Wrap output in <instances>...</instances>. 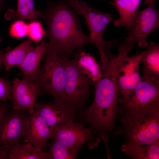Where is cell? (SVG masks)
Segmentation results:
<instances>
[{"instance_id": "4", "label": "cell", "mask_w": 159, "mask_h": 159, "mask_svg": "<svg viewBox=\"0 0 159 159\" xmlns=\"http://www.w3.org/2000/svg\"><path fill=\"white\" fill-rule=\"evenodd\" d=\"M69 4L80 15L84 16L85 23L90 30V44L95 46L99 52L100 68L107 64L108 57L112 54L110 49L118 44L119 41H105L103 38L106 29L113 20L111 14L104 13L92 7L86 2L78 0H67Z\"/></svg>"}, {"instance_id": "14", "label": "cell", "mask_w": 159, "mask_h": 159, "mask_svg": "<svg viewBox=\"0 0 159 159\" xmlns=\"http://www.w3.org/2000/svg\"><path fill=\"white\" fill-rule=\"evenodd\" d=\"M13 82L11 107L33 112L38 94L33 83L16 77Z\"/></svg>"}, {"instance_id": "15", "label": "cell", "mask_w": 159, "mask_h": 159, "mask_svg": "<svg viewBox=\"0 0 159 159\" xmlns=\"http://www.w3.org/2000/svg\"><path fill=\"white\" fill-rule=\"evenodd\" d=\"M45 36L41 43L34 47L27 54L22 63L18 65L23 79L32 83L35 79L40 69V64L46 52Z\"/></svg>"}, {"instance_id": "19", "label": "cell", "mask_w": 159, "mask_h": 159, "mask_svg": "<svg viewBox=\"0 0 159 159\" xmlns=\"http://www.w3.org/2000/svg\"><path fill=\"white\" fill-rule=\"evenodd\" d=\"M32 43L33 42L28 38L15 48L12 49L8 48L4 52L1 60L6 71H9L13 67L18 66L22 63L34 48Z\"/></svg>"}, {"instance_id": "24", "label": "cell", "mask_w": 159, "mask_h": 159, "mask_svg": "<svg viewBox=\"0 0 159 159\" xmlns=\"http://www.w3.org/2000/svg\"><path fill=\"white\" fill-rule=\"evenodd\" d=\"M46 34L41 22L37 20L30 21L28 24V38L33 42L37 43L43 39Z\"/></svg>"}, {"instance_id": "25", "label": "cell", "mask_w": 159, "mask_h": 159, "mask_svg": "<svg viewBox=\"0 0 159 159\" xmlns=\"http://www.w3.org/2000/svg\"><path fill=\"white\" fill-rule=\"evenodd\" d=\"M16 20L9 27L8 35L17 39L24 38L28 35V24L22 19Z\"/></svg>"}, {"instance_id": "22", "label": "cell", "mask_w": 159, "mask_h": 159, "mask_svg": "<svg viewBox=\"0 0 159 159\" xmlns=\"http://www.w3.org/2000/svg\"><path fill=\"white\" fill-rule=\"evenodd\" d=\"M48 144L49 150L46 151L49 159H75L83 146L77 145L72 147L65 145L57 140L52 139Z\"/></svg>"}, {"instance_id": "13", "label": "cell", "mask_w": 159, "mask_h": 159, "mask_svg": "<svg viewBox=\"0 0 159 159\" xmlns=\"http://www.w3.org/2000/svg\"><path fill=\"white\" fill-rule=\"evenodd\" d=\"M52 132L45 120L34 110L29 112L26 121L23 140L35 146L47 150V142Z\"/></svg>"}, {"instance_id": "23", "label": "cell", "mask_w": 159, "mask_h": 159, "mask_svg": "<svg viewBox=\"0 0 159 159\" xmlns=\"http://www.w3.org/2000/svg\"><path fill=\"white\" fill-rule=\"evenodd\" d=\"M126 155L134 159H159V143L121 149Z\"/></svg>"}, {"instance_id": "30", "label": "cell", "mask_w": 159, "mask_h": 159, "mask_svg": "<svg viewBox=\"0 0 159 159\" xmlns=\"http://www.w3.org/2000/svg\"><path fill=\"white\" fill-rule=\"evenodd\" d=\"M6 4L5 0H0V12L2 11L3 8L6 6Z\"/></svg>"}, {"instance_id": "28", "label": "cell", "mask_w": 159, "mask_h": 159, "mask_svg": "<svg viewBox=\"0 0 159 159\" xmlns=\"http://www.w3.org/2000/svg\"><path fill=\"white\" fill-rule=\"evenodd\" d=\"M9 153L0 150V159H9Z\"/></svg>"}, {"instance_id": "32", "label": "cell", "mask_w": 159, "mask_h": 159, "mask_svg": "<svg viewBox=\"0 0 159 159\" xmlns=\"http://www.w3.org/2000/svg\"><path fill=\"white\" fill-rule=\"evenodd\" d=\"M100 0L101 1V0ZM112 0L113 1H114V0Z\"/></svg>"}, {"instance_id": "21", "label": "cell", "mask_w": 159, "mask_h": 159, "mask_svg": "<svg viewBox=\"0 0 159 159\" xmlns=\"http://www.w3.org/2000/svg\"><path fill=\"white\" fill-rule=\"evenodd\" d=\"M9 155V159H49L46 151L29 143L11 150Z\"/></svg>"}, {"instance_id": "26", "label": "cell", "mask_w": 159, "mask_h": 159, "mask_svg": "<svg viewBox=\"0 0 159 159\" xmlns=\"http://www.w3.org/2000/svg\"><path fill=\"white\" fill-rule=\"evenodd\" d=\"M12 83L0 77V101L12 102Z\"/></svg>"}, {"instance_id": "18", "label": "cell", "mask_w": 159, "mask_h": 159, "mask_svg": "<svg viewBox=\"0 0 159 159\" xmlns=\"http://www.w3.org/2000/svg\"><path fill=\"white\" fill-rule=\"evenodd\" d=\"M141 0H115L110 3L118 11L119 18L113 21L116 27H125L129 30L132 24Z\"/></svg>"}, {"instance_id": "3", "label": "cell", "mask_w": 159, "mask_h": 159, "mask_svg": "<svg viewBox=\"0 0 159 159\" xmlns=\"http://www.w3.org/2000/svg\"><path fill=\"white\" fill-rule=\"evenodd\" d=\"M142 79L126 97L118 101L117 117L121 123L141 118L159 109V83Z\"/></svg>"}, {"instance_id": "7", "label": "cell", "mask_w": 159, "mask_h": 159, "mask_svg": "<svg viewBox=\"0 0 159 159\" xmlns=\"http://www.w3.org/2000/svg\"><path fill=\"white\" fill-rule=\"evenodd\" d=\"M61 59L65 79L60 98L77 109H82L89 100L90 89L94 83L78 69L73 59Z\"/></svg>"}, {"instance_id": "6", "label": "cell", "mask_w": 159, "mask_h": 159, "mask_svg": "<svg viewBox=\"0 0 159 159\" xmlns=\"http://www.w3.org/2000/svg\"><path fill=\"white\" fill-rule=\"evenodd\" d=\"M43 65L40 68L33 84L38 95L60 97L64 90L65 73L59 54L47 50Z\"/></svg>"}, {"instance_id": "10", "label": "cell", "mask_w": 159, "mask_h": 159, "mask_svg": "<svg viewBox=\"0 0 159 159\" xmlns=\"http://www.w3.org/2000/svg\"><path fill=\"white\" fill-rule=\"evenodd\" d=\"M159 28V12L155 3L148 5L144 9L138 10L125 42L133 45L136 43L140 47H145L147 39L154 31Z\"/></svg>"}, {"instance_id": "16", "label": "cell", "mask_w": 159, "mask_h": 159, "mask_svg": "<svg viewBox=\"0 0 159 159\" xmlns=\"http://www.w3.org/2000/svg\"><path fill=\"white\" fill-rule=\"evenodd\" d=\"M147 49L141 52L140 62L143 66L142 78L159 83V44L148 42Z\"/></svg>"}, {"instance_id": "12", "label": "cell", "mask_w": 159, "mask_h": 159, "mask_svg": "<svg viewBox=\"0 0 159 159\" xmlns=\"http://www.w3.org/2000/svg\"><path fill=\"white\" fill-rule=\"evenodd\" d=\"M77 109L60 97L48 102L36 103L34 111L43 117L52 133L68 121L74 120Z\"/></svg>"}, {"instance_id": "8", "label": "cell", "mask_w": 159, "mask_h": 159, "mask_svg": "<svg viewBox=\"0 0 159 159\" xmlns=\"http://www.w3.org/2000/svg\"><path fill=\"white\" fill-rule=\"evenodd\" d=\"M134 47L125 41L122 42L118 47L119 58L116 72L120 94L123 97L127 96L142 80L139 72L141 53L127 57Z\"/></svg>"}, {"instance_id": "5", "label": "cell", "mask_w": 159, "mask_h": 159, "mask_svg": "<svg viewBox=\"0 0 159 159\" xmlns=\"http://www.w3.org/2000/svg\"><path fill=\"white\" fill-rule=\"evenodd\" d=\"M122 123L115 133L124 137L121 149L159 143V109L140 119Z\"/></svg>"}, {"instance_id": "1", "label": "cell", "mask_w": 159, "mask_h": 159, "mask_svg": "<svg viewBox=\"0 0 159 159\" xmlns=\"http://www.w3.org/2000/svg\"><path fill=\"white\" fill-rule=\"evenodd\" d=\"M42 18L47 26V50L57 52L62 59H69L77 49L90 44L89 37L81 28L79 15L67 0L50 1L42 11Z\"/></svg>"}, {"instance_id": "9", "label": "cell", "mask_w": 159, "mask_h": 159, "mask_svg": "<svg viewBox=\"0 0 159 159\" xmlns=\"http://www.w3.org/2000/svg\"><path fill=\"white\" fill-rule=\"evenodd\" d=\"M27 111L11 107L0 121V150L9 152L22 143Z\"/></svg>"}, {"instance_id": "31", "label": "cell", "mask_w": 159, "mask_h": 159, "mask_svg": "<svg viewBox=\"0 0 159 159\" xmlns=\"http://www.w3.org/2000/svg\"><path fill=\"white\" fill-rule=\"evenodd\" d=\"M157 0H144V3L146 5H148L155 3V2Z\"/></svg>"}, {"instance_id": "20", "label": "cell", "mask_w": 159, "mask_h": 159, "mask_svg": "<svg viewBox=\"0 0 159 159\" xmlns=\"http://www.w3.org/2000/svg\"><path fill=\"white\" fill-rule=\"evenodd\" d=\"M17 2L16 10L9 9L5 13L7 20L20 19L31 21L42 18V11L35 9L34 0H17Z\"/></svg>"}, {"instance_id": "17", "label": "cell", "mask_w": 159, "mask_h": 159, "mask_svg": "<svg viewBox=\"0 0 159 159\" xmlns=\"http://www.w3.org/2000/svg\"><path fill=\"white\" fill-rule=\"evenodd\" d=\"M73 59L78 69L90 79L94 83L102 78V72L100 65L96 62L94 57L80 48L73 52Z\"/></svg>"}, {"instance_id": "29", "label": "cell", "mask_w": 159, "mask_h": 159, "mask_svg": "<svg viewBox=\"0 0 159 159\" xmlns=\"http://www.w3.org/2000/svg\"><path fill=\"white\" fill-rule=\"evenodd\" d=\"M2 41V38L1 37V34L0 33V44L1 43V42ZM4 52L2 51L0 48V70L2 68L3 66V64L1 62V57L2 54Z\"/></svg>"}, {"instance_id": "2", "label": "cell", "mask_w": 159, "mask_h": 159, "mask_svg": "<svg viewBox=\"0 0 159 159\" xmlns=\"http://www.w3.org/2000/svg\"><path fill=\"white\" fill-rule=\"evenodd\" d=\"M116 60L112 59L102 70V77L95 84V98L84 109H80L84 120L92 131L107 135L113 132L120 95L116 77Z\"/></svg>"}, {"instance_id": "27", "label": "cell", "mask_w": 159, "mask_h": 159, "mask_svg": "<svg viewBox=\"0 0 159 159\" xmlns=\"http://www.w3.org/2000/svg\"><path fill=\"white\" fill-rule=\"evenodd\" d=\"M7 101H0V121L4 116L8 113L11 108Z\"/></svg>"}, {"instance_id": "11", "label": "cell", "mask_w": 159, "mask_h": 159, "mask_svg": "<svg viewBox=\"0 0 159 159\" xmlns=\"http://www.w3.org/2000/svg\"><path fill=\"white\" fill-rule=\"evenodd\" d=\"M92 131L90 127H85L82 124L71 120L56 128L52 133L51 139L68 147L87 145L92 148L100 142L98 138L93 135Z\"/></svg>"}]
</instances>
